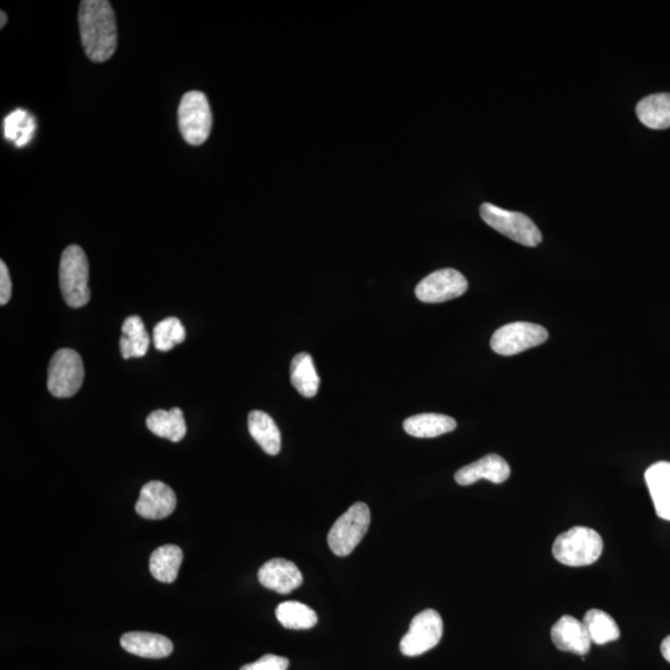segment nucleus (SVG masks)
Instances as JSON below:
<instances>
[{
  "instance_id": "obj_1",
  "label": "nucleus",
  "mask_w": 670,
  "mask_h": 670,
  "mask_svg": "<svg viewBox=\"0 0 670 670\" xmlns=\"http://www.w3.org/2000/svg\"><path fill=\"white\" fill-rule=\"evenodd\" d=\"M82 48L94 63H105L117 49L115 12L107 0H85L80 5Z\"/></svg>"
},
{
  "instance_id": "obj_2",
  "label": "nucleus",
  "mask_w": 670,
  "mask_h": 670,
  "mask_svg": "<svg viewBox=\"0 0 670 670\" xmlns=\"http://www.w3.org/2000/svg\"><path fill=\"white\" fill-rule=\"evenodd\" d=\"M90 267L85 251L80 246L66 247L61 256L59 280L64 301L71 308H81L90 301Z\"/></svg>"
},
{
  "instance_id": "obj_3",
  "label": "nucleus",
  "mask_w": 670,
  "mask_h": 670,
  "mask_svg": "<svg viewBox=\"0 0 670 670\" xmlns=\"http://www.w3.org/2000/svg\"><path fill=\"white\" fill-rule=\"evenodd\" d=\"M603 551L601 535L594 529L575 527L560 534L554 541L553 555L559 563L580 568L600 559Z\"/></svg>"
},
{
  "instance_id": "obj_4",
  "label": "nucleus",
  "mask_w": 670,
  "mask_h": 670,
  "mask_svg": "<svg viewBox=\"0 0 670 670\" xmlns=\"http://www.w3.org/2000/svg\"><path fill=\"white\" fill-rule=\"evenodd\" d=\"M481 218L484 223L491 226L510 240L520 245L535 247L543 240L538 226L527 215L509 211L498 206L484 203L481 206Z\"/></svg>"
},
{
  "instance_id": "obj_5",
  "label": "nucleus",
  "mask_w": 670,
  "mask_h": 670,
  "mask_svg": "<svg viewBox=\"0 0 670 670\" xmlns=\"http://www.w3.org/2000/svg\"><path fill=\"white\" fill-rule=\"evenodd\" d=\"M370 518V509L365 503H355L340 515L328 534V545L334 555L353 553L368 532Z\"/></svg>"
},
{
  "instance_id": "obj_6",
  "label": "nucleus",
  "mask_w": 670,
  "mask_h": 670,
  "mask_svg": "<svg viewBox=\"0 0 670 670\" xmlns=\"http://www.w3.org/2000/svg\"><path fill=\"white\" fill-rule=\"evenodd\" d=\"M178 125L183 138L192 146L206 142L213 127V115L203 92L190 91L183 96L178 108Z\"/></svg>"
},
{
  "instance_id": "obj_7",
  "label": "nucleus",
  "mask_w": 670,
  "mask_h": 670,
  "mask_svg": "<svg viewBox=\"0 0 670 670\" xmlns=\"http://www.w3.org/2000/svg\"><path fill=\"white\" fill-rule=\"evenodd\" d=\"M85 379L84 362L72 349H60L50 360L48 389L55 398L66 399L79 393Z\"/></svg>"
},
{
  "instance_id": "obj_8",
  "label": "nucleus",
  "mask_w": 670,
  "mask_h": 670,
  "mask_svg": "<svg viewBox=\"0 0 670 670\" xmlns=\"http://www.w3.org/2000/svg\"><path fill=\"white\" fill-rule=\"evenodd\" d=\"M549 333L539 324L528 322L509 323L494 332L491 339L493 352L504 357L539 347L548 340Z\"/></svg>"
},
{
  "instance_id": "obj_9",
  "label": "nucleus",
  "mask_w": 670,
  "mask_h": 670,
  "mask_svg": "<svg viewBox=\"0 0 670 670\" xmlns=\"http://www.w3.org/2000/svg\"><path fill=\"white\" fill-rule=\"evenodd\" d=\"M443 621L435 610H425L411 621L410 630L402 637L400 651L404 656L417 657L431 651L440 643Z\"/></svg>"
},
{
  "instance_id": "obj_10",
  "label": "nucleus",
  "mask_w": 670,
  "mask_h": 670,
  "mask_svg": "<svg viewBox=\"0 0 670 670\" xmlns=\"http://www.w3.org/2000/svg\"><path fill=\"white\" fill-rule=\"evenodd\" d=\"M468 282L461 272L443 268L432 272L416 287V297L425 303H441L465 295Z\"/></svg>"
},
{
  "instance_id": "obj_11",
  "label": "nucleus",
  "mask_w": 670,
  "mask_h": 670,
  "mask_svg": "<svg viewBox=\"0 0 670 670\" xmlns=\"http://www.w3.org/2000/svg\"><path fill=\"white\" fill-rule=\"evenodd\" d=\"M177 507V497L166 483L152 481L144 484L136 503V512L144 519L159 520L169 517Z\"/></svg>"
},
{
  "instance_id": "obj_12",
  "label": "nucleus",
  "mask_w": 670,
  "mask_h": 670,
  "mask_svg": "<svg viewBox=\"0 0 670 670\" xmlns=\"http://www.w3.org/2000/svg\"><path fill=\"white\" fill-rule=\"evenodd\" d=\"M260 584L280 595L291 594L302 585L303 575L296 564L286 559H272L259 570Z\"/></svg>"
},
{
  "instance_id": "obj_13",
  "label": "nucleus",
  "mask_w": 670,
  "mask_h": 670,
  "mask_svg": "<svg viewBox=\"0 0 670 670\" xmlns=\"http://www.w3.org/2000/svg\"><path fill=\"white\" fill-rule=\"evenodd\" d=\"M551 639L555 647L563 652L585 656L591 648V638L584 622L572 616L561 617L551 628Z\"/></svg>"
},
{
  "instance_id": "obj_14",
  "label": "nucleus",
  "mask_w": 670,
  "mask_h": 670,
  "mask_svg": "<svg viewBox=\"0 0 670 670\" xmlns=\"http://www.w3.org/2000/svg\"><path fill=\"white\" fill-rule=\"evenodd\" d=\"M510 476V467L503 457L488 455L471 465L465 466L455 474V479L460 486H471V484L487 479V481L501 484Z\"/></svg>"
},
{
  "instance_id": "obj_15",
  "label": "nucleus",
  "mask_w": 670,
  "mask_h": 670,
  "mask_svg": "<svg viewBox=\"0 0 670 670\" xmlns=\"http://www.w3.org/2000/svg\"><path fill=\"white\" fill-rule=\"evenodd\" d=\"M121 646L128 653L142 658H166L173 652V643L158 633L128 632L121 638Z\"/></svg>"
},
{
  "instance_id": "obj_16",
  "label": "nucleus",
  "mask_w": 670,
  "mask_h": 670,
  "mask_svg": "<svg viewBox=\"0 0 670 670\" xmlns=\"http://www.w3.org/2000/svg\"><path fill=\"white\" fill-rule=\"evenodd\" d=\"M644 478L658 517L670 522V462L654 463Z\"/></svg>"
},
{
  "instance_id": "obj_17",
  "label": "nucleus",
  "mask_w": 670,
  "mask_h": 670,
  "mask_svg": "<svg viewBox=\"0 0 670 670\" xmlns=\"http://www.w3.org/2000/svg\"><path fill=\"white\" fill-rule=\"evenodd\" d=\"M250 435L267 455L276 456L281 451V432L276 422L264 411H251L247 419Z\"/></svg>"
},
{
  "instance_id": "obj_18",
  "label": "nucleus",
  "mask_w": 670,
  "mask_h": 670,
  "mask_svg": "<svg viewBox=\"0 0 670 670\" xmlns=\"http://www.w3.org/2000/svg\"><path fill=\"white\" fill-rule=\"evenodd\" d=\"M183 558V551L179 546L170 544L159 546L149 559V570L154 579L164 584H172L177 580Z\"/></svg>"
},
{
  "instance_id": "obj_19",
  "label": "nucleus",
  "mask_w": 670,
  "mask_h": 670,
  "mask_svg": "<svg viewBox=\"0 0 670 670\" xmlns=\"http://www.w3.org/2000/svg\"><path fill=\"white\" fill-rule=\"evenodd\" d=\"M147 427L154 435L168 438L172 442H180L187 435L184 414L178 407L169 411H153L147 417Z\"/></svg>"
},
{
  "instance_id": "obj_20",
  "label": "nucleus",
  "mask_w": 670,
  "mask_h": 670,
  "mask_svg": "<svg viewBox=\"0 0 670 670\" xmlns=\"http://www.w3.org/2000/svg\"><path fill=\"white\" fill-rule=\"evenodd\" d=\"M457 427V422L450 416L441 414H420L404 421L406 434L417 438H434L448 434Z\"/></svg>"
},
{
  "instance_id": "obj_21",
  "label": "nucleus",
  "mask_w": 670,
  "mask_h": 670,
  "mask_svg": "<svg viewBox=\"0 0 670 670\" xmlns=\"http://www.w3.org/2000/svg\"><path fill=\"white\" fill-rule=\"evenodd\" d=\"M120 349L123 359L142 358L147 354L151 338L141 317L131 316L123 322Z\"/></svg>"
},
{
  "instance_id": "obj_22",
  "label": "nucleus",
  "mask_w": 670,
  "mask_h": 670,
  "mask_svg": "<svg viewBox=\"0 0 670 670\" xmlns=\"http://www.w3.org/2000/svg\"><path fill=\"white\" fill-rule=\"evenodd\" d=\"M639 121L652 130H667L670 127V94H656L638 102L636 108Z\"/></svg>"
},
{
  "instance_id": "obj_23",
  "label": "nucleus",
  "mask_w": 670,
  "mask_h": 670,
  "mask_svg": "<svg viewBox=\"0 0 670 670\" xmlns=\"http://www.w3.org/2000/svg\"><path fill=\"white\" fill-rule=\"evenodd\" d=\"M291 383L304 398H314L318 393L319 376L311 354L300 353L291 363Z\"/></svg>"
},
{
  "instance_id": "obj_24",
  "label": "nucleus",
  "mask_w": 670,
  "mask_h": 670,
  "mask_svg": "<svg viewBox=\"0 0 670 670\" xmlns=\"http://www.w3.org/2000/svg\"><path fill=\"white\" fill-rule=\"evenodd\" d=\"M4 138L18 148L27 146L34 138L36 120L28 111L18 108L4 118Z\"/></svg>"
},
{
  "instance_id": "obj_25",
  "label": "nucleus",
  "mask_w": 670,
  "mask_h": 670,
  "mask_svg": "<svg viewBox=\"0 0 670 670\" xmlns=\"http://www.w3.org/2000/svg\"><path fill=\"white\" fill-rule=\"evenodd\" d=\"M276 617L288 630H309L317 625V613L311 607L297 601L280 603L276 608Z\"/></svg>"
},
{
  "instance_id": "obj_26",
  "label": "nucleus",
  "mask_w": 670,
  "mask_h": 670,
  "mask_svg": "<svg viewBox=\"0 0 670 670\" xmlns=\"http://www.w3.org/2000/svg\"><path fill=\"white\" fill-rule=\"evenodd\" d=\"M584 625L589 632L592 643L607 644L620 638V628L608 613L601 610H590L584 617Z\"/></svg>"
},
{
  "instance_id": "obj_27",
  "label": "nucleus",
  "mask_w": 670,
  "mask_h": 670,
  "mask_svg": "<svg viewBox=\"0 0 670 670\" xmlns=\"http://www.w3.org/2000/svg\"><path fill=\"white\" fill-rule=\"evenodd\" d=\"M185 340V328L178 318L169 317L153 329V343L159 352H169Z\"/></svg>"
},
{
  "instance_id": "obj_28",
  "label": "nucleus",
  "mask_w": 670,
  "mask_h": 670,
  "mask_svg": "<svg viewBox=\"0 0 670 670\" xmlns=\"http://www.w3.org/2000/svg\"><path fill=\"white\" fill-rule=\"evenodd\" d=\"M290 661L285 657L275 656V654H266L259 661L246 664L240 670H287Z\"/></svg>"
},
{
  "instance_id": "obj_29",
  "label": "nucleus",
  "mask_w": 670,
  "mask_h": 670,
  "mask_svg": "<svg viewBox=\"0 0 670 670\" xmlns=\"http://www.w3.org/2000/svg\"><path fill=\"white\" fill-rule=\"evenodd\" d=\"M12 297V280H10L9 271L4 261L0 262V304L5 306Z\"/></svg>"
},
{
  "instance_id": "obj_30",
  "label": "nucleus",
  "mask_w": 670,
  "mask_h": 670,
  "mask_svg": "<svg viewBox=\"0 0 670 670\" xmlns=\"http://www.w3.org/2000/svg\"><path fill=\"white\" fill-rule=\"evenodd\" d=\"M661 651L664 659H666V661L670 663V636H668L662 642Z\"/></svg>"
},
{
  "instance_id": "obj_31",
  "label": "nucleus",
  "mask_w": 670,
  "mask_h": 670,
  "mask_svg": "<svg viewBox=\"0 0 670 670\" xmlns=\"http://www.w3.org/2000/svg\"><path fill=\"white\" fill-rule=\"evenodd\" d=\"M0 18H2V23H0V28H4L5 24H7V14L4 12L0 13Z\"/></svg>"
}]
</instances>
